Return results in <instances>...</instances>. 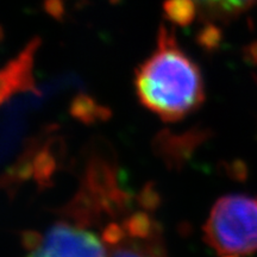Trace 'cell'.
Here are the masks:
<instances>
[{
    "label": "cell",
    "mask_w": 257,
    "mask_h": 257,
    "mask_svg": "<svg viewBox=\"0 0 257 257\" xmlns=\"http://www.w3.org/2000/svg\"><path fill=\"white\" fill-rule=\"evenodd\" d=\"M135 86L141 102L165 121L184 119L205 99L200 69L166 27L155 51L137 69Z\"/></svg>",
    "instance_id": "1"
},
{
    "label": "cell",
    "mask_w": 257,
    "mask_h": 257,
    "mask_svg": "<svg viewBox=\"0 0 257 257\" xmlns=\"http://www.w3.org/2000/svg\"><path fill=\"white\" fill-rule=\"evenodd\" d=\"M204 234L208 245L220 257H243L257 252V197H221L212 207Z\"/></svg>",
    "instance_id": "2"
},
{
    "label": "cell",
    "mask_w": 257,
    "mask_h": 257,
    "mask_svg": "<svg viewBox=\"0 0 257 257\" xmlns=\"http://www.w3.org/2000/svg\"><path fill=\"white\" fill-rule=\"evenodd\" d=\"M86 223L88 220H60L43 234L28 232L24 237L27 257H107L102 236L86 227Z\"/></svg>",
    "instance_id": "3"
},
{
    "label": "cell",
    "mask_w": 257,
    "mask_h": 257,
    "mask_svg": "<svg viewBox=\"0 0 257 257\" xmlns=\"http://www.w3.org/2000/svg\"><path fill=\"white\" fill-rule=\"evenodd\" d=\"M38 41H32L17 59L0 70V104L21 91H35L32 85V61Z\"/></svg>",
    "instance_id": "4"
},
{
    "label": "cell",
    "mask_w": 257,
    "mask_h": 257,
    "mask_svg": "<svg viewBox=\"0 0 257 257\" xmlns=\"http://www.w3.org/2000/svg\"><path fill=\"white\" fill-rule=\"evenodd\" d=\"M202 16L225 21L238 16L257 5V0H193Z\"/></svg>",
    "instance_id": "5"
},
{
    "label": "cell",
    "mask_w": 257,
    "mask_h": 257,
    "mask_svg": "<svg viewBox=\"0 0 257 257\" xmlns=\"http://www.w3.org/2000/svg\"><path fill=\"white\" fill-rule=\"evenodd\" d=\"M163 10L173 23L181 27L191 24L197 15V5L193 0H166Z\"/></svg>",
    "instance_id": "6"
},
{
    "label": "cell",
    "mask_w": 257,
    "mask_h": 257,
    "mask_svg": "<svg viewBox=\"0 0 257 257\" xmlns=\"http://www.w3.org/2000/svg\"><path fill=\"white\" fill-rule=\"evenodd\" d=\"M141 237L130 236L124 231V238L114 245L115 248L111 252L110 257H155L153 253L148 252L147 246L138 243Z\"/></svg>",
    "instance_id": "7"
},
{
    "label": "cell",
    "mask_w": 257,
    "mask_h": 257,
    "mask_svg": "<svg viewBox=\"0 0 257 257\" xmlns=\"http://www.w3.org/2000/svg\"><path fill=\"white\" fill-rule=\"evenodd\" d=\"M200 38L202 44H205L206 47H213L219 41V32L216 28H207L206 30L202 32Z\"/></svg>",
    "instance_id": "8"
},
{
    "label": "cell",
    "mask_w": 257,
    "mask_h": 257,
    "mask_svg": "<svg viewBox=\"0 0 257 257\" xmlns=\"http://www.w3.org/2000/svg\"><path fill=\"white\" fill-rule=\"evenodd\" d=\"M46 9L50 15L60 17L64 10L62 0H46Z\"/></svg>",
    "instance_id": "9"
}]
</instances>
